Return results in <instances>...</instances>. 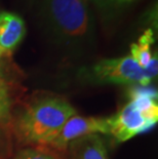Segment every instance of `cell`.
I'll list each match as a JSON object with an SVG mask.
<instances>
[{
    "label": "cell",
    "instance_id": "1",
    "mask_svg": "<svg viewBox=\"0 0 158 159\" xmlns=\"http://www.w3.org/2000/svg\"><path fill=\"white\" fill-rule=\"evenodd\" d=\"M37 16L48 38L70 55L95 44V18L85 0H39Z\"/></svg>",
    "mask_w": 158,
    "mask_h": 159
},
{
    "label": "cell",
    "instance_id": "5",
    "mask_svg": "<svg viewBox=\"0 0 158 159\" xmlns=\"http://www.w3.org/2000/svg\"><path fill=\"white\" fill-rule=\"evenodd\" d=\"M109 134L108 117H84L74 115L64 124L61 133L50 146L56 149H66L72 142L92 134Z\"/></svg>",
    "mask_w": 158,
    "mask_h": 159
},
{
    "label": "cell",
    "instance_id": "2",
    "mask_svg": "<svg viewBox=\"0 0 158 159\" xmlns=\"http://www.w3.org/2000/svg\"><path fill=\"white\" fill-rule=\"evenodd\" d=\"M76 109L59 97H45L30 104L16 120V129L23 142L50 145Z\"/></svg>",
    "mask_w": 158,
    "mask_h": 159
},
{
    "label": "cell",
    "instance_id": "3",
    "mask_svg": "<svg viewBox=\"0 0 158 159\" xmlns=\"http://www.w3.org/2000/svg\"><path fill=\"white\" fill-rule=\"evenodd\" d=\"M85 76L97 84L149 86L152 82L144 69L129 55L101 60L85 70Z\"/></svg>",
    "mask_w": 158,
    "mask_h": 159
},
{
    "label": "cell",
    "instance_id": "11",
    "mask_svg": "<svg viewBox=\"0 0 158 159\" xmlns=\"http://www.w3.org/2000/svg\"><path fill=\"white\" fill-rule=\"evenodd\" d=\"M12 159H56L52 154L36 150V149H24L16 154Z\"/></svg>",
    "mask_w": 158,
    "mask_h": 159
},
{
    "label": "cell",
    "instance_id": "12",
    "mask_svg": "<svg viewBox=\"0 0 158 159\" xmlns=\"http://www.w3.org/2000/svg\"><path fill=\"white\" fill-rule=\"evenodd\" d=\"M146 76L152 81L157 76L158 73V59H157V52H155L152 57V59L149 62V64L144 68Z\"/></svg>",
    "mask_w": 158,
    "mask_h": 159
},
{
    "label": "cell",
    "instance_id": "9",
    "mask_svg": "<svg viewBox=\"0 0 158 159\" xmlns=\"http://www.w3.org/2000/svg\"><path fill=\"white\" fill-rule=\"evenodd\" d=\"M134 0H92L103 20H113Z\"/></svg>",
    "mask_w": 158,
    "mask_h": 159
},
{
    "label": "cell",
    "instance_id": "10",
    "mask_svg": "<svg viewBox=\"0 0 158 159\" xmlns=\"http://www.w3.org/2000/svg\"><path fill=\"white\" fill-rule=\"evenodd\" d=\"M11 100L5 81L0 77V122H8L11 119Z\"/></svg>",
    "mask_w": 158,
    "mask_h": 159
},
{
    "label": "cell",
    "instance_id": "4",
    "mask_svg": "<svg viewBox=\"0 0 158 159\" xmlns=\"http://www.w3.org/2000/svg\"><path fill=\"white\" fill-rule=\"evenodd\" d=\"M109 134L116 143H124L134 137L148 133L155 127L154 121L144 115L129 101L118 112L108 117Z\"/></svg>",
    "mask_w": 158,
    "mask_h": 159
},
{
    "label": "cell",
    "instance_id": "7",
    "mask_svg": "<svg viewBox=\"0 0 158 159\" xmlns=\"http://www.w3.org/2000/svg\"><path fill=\"white\" fill-rule=\"evenodd\" d=\"M73 159H109L107 148L99 134H92L72 142Z\"/></svg>",
    "mask_w": 158,
    "mask_h": 159
},
{
    "label": "cell",
    "instance_id": "8",
    "mask_svg": "<svg viewBox=\"0 0 158 159\" xmlns=\"http://www.w3.org/2000/svg\"><path fill=\"white\" fill-rule=\"evenodd\" d=\"M154 33L152 29H147L140 36L138 43L130 45V57L144 69L149 64L154 53L151 46L154 43Z\"/></svg>",
    "mask_w": 158,
    "mask_h": 159
},
{
    "label": "cell",
    "instance_id": "6",
    "mask_svg": "<svg viewBox=\"0 0 158 159\" xmlns=\"http://www.w3.org/2000/svg\"><path fill=\"white\" fill-rule=\"evenodd\" d=\"M26 35V24L19 15L11 11H0V48L11 52L18 47Z\"/></svg>",
    "mask_w": 158,
    "mask_h": 159
},
{
    "label": "cell",
    "instance_id": "13",
    "mask_svg": "<svg viewBox=\"0 0 158 159\" xmlns=\"http://www.w3.org/2000/svg\"><path fill=\"white\" fill-rule=\"evenodd\" d=\"M3 53H4V52H3V50L0 48V57H1L2 56H3Z\"/></svg>",
    "mask_w": 158,
    "mask_h": 159
}]
</instances>
